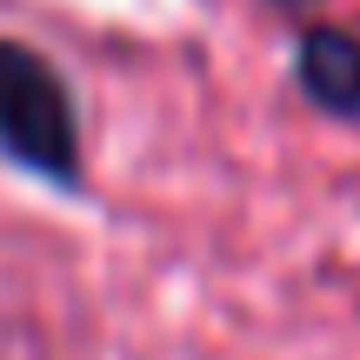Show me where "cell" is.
Returning a JSON list of instances; mask_svg holds the SVG:
<instances>
[{
  "instance_id": "1",
  "label": "cell",
  "mask_w": 360,
  "mask_h": 360,
  "mask_svg": "<svg viewBox=\"0 0 360 360\" xmlns=\"http://www.w3.org/2000/svg\"><path fill=\"white\" fill-rule=\"evenodd\" d=\"M0 147L27 174H47V180H74L80 167L67 80L20 40H0Z\"/></svg>"
},
{
  "instance_id": "3",
  "label": "cell",
  "mask_w": 360,
  "mask_h": 360,
  "mask_svg": "<svg viewBox=\"0 0 360 360\" xmlns=\"http://www.w3.org/2000/svg\"><path fill=\"white\" fill-rule=\"evenodd\" d=\"M281 7H300V0H281Z\"/></svg>"
},
{
  "instance_id": "2",
  "label": "cell",
  "mask_w": 360,
  "mask_h": 360,
  "mask_svg": "<svg viewBox=\"0 0 360 360\" xmlns=\"http://www.w3.org/2000/svg\"><path fill=\"white\" fill-rule=\"evenodd\" d=\"M300 87L327 107V114H360V40L340 34V27H314L300 40Z\"/></svg>"
}]
</instances>
